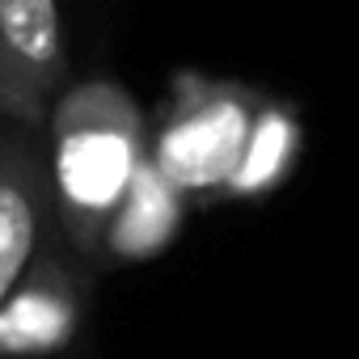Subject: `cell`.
Segmentation results:
<instances>
[{
	"label": "cell",
	"mask_w": 359,
	"mask_h": 359,
	"mask_svg": "<svg viewBox=\"0 0 359 359\" xmlns=\"http://www.w3.org/2000/svg\"><path fill=\"white\" fill-rule=\"evenodd\" d=\"M262 97L266 89L237 76L195 68H177L169 76V93L144 131V152L187 208L224 199Z\"/></svg>",
	"instance_id": "cell-2"
},
{
	"label": "cell",
	"mask_w": 359,
	"mask_h": 359,
	"mask_svg": "<svg viewBox=\"0 0 359 359\" xmlns=\"http://www.w3.org/2000/svg\"><path fill=\"white\" fill-rule=\"evenodd\" d=\"M182 216H187V199L152 169V161L144 152L127 195L118 199V208H114V216L102 233L97 258H110V262L156 258L165 245H173L177 233H182Z\"/></svg>",
	"instance_id": "cell-6"
},
{
	"label": "cell",
	"mask_w": 359,
	"mask_h": 359,
	"mask_svg": "<svg viewBox=\"0 0 359 359\" xmlns=\"http://www.w3.org/2000/svg\"><path fill=\"white\" fill-rule=\"evenodd\" d=\"M60 241L47 152L34 131L0 123V300Z\"/></svg>",
	"instance_id": "cell-4"
},
{
	"label": "cell",
	"mask_w": 359,
	"mask_h": 359,
	"mask_svg": "<svg viewBox=\"0 0 359 359\" xmlns=\"http://www.w3.org/2000/svg\"><path fill=\"white\" fill-rule=\"evenodd\" d=\"M68 72L60 0H0V123L43 131Z\"/></svg>",
	"instance_id": "cell-3"
},
{
	"label": "cell",
	"mask_w": 359,
	"mask_h": 359,
	"mask_svg": "<svg viewBox=\"0 0 359 359\" xmlns=\"http://www.w3.org/2000/svg\"><path fill=\"white\" fill-rule=\"evenodd\" d=\"M300 152H304V123H300V110L287 102V97H275L266 93L254 123H250V135H245V148H241V161L224 187V199L220 203H254V199H266L275 195L292 169L300 165Z\"/></svg>",
	"instance_id": "cell-7"
},
{
	"label": "cell",
	"mask_w": 359,
	"mask_h": 359,
	"mask_svg": "<svg viewBox=\"0 0 359 359\" xmlns=\"http://www.w3.org/2000/svg\"><path fill=\"white\" fill-rule=\"evenodd\" d=\"M72 258L76 254L55 241L0 300V359H47L76 338L85 313V279Z\"/></svg>",
	"instance_id": "cell-5"
},
{
	"label": "cell",
	"mask_w": 359,
	"mask_h": 359,
	"mask_svg": "<svg viewBox=\"0 0 359 359\" xmlns=\"http://www.w3.org/2000/svg\"><path fill=\"white\" fill-rule=\"evenodd\" d=\"M144 114L110 81H72L47 114V173L60 241L76 258H97L102 233L144 161Z\"/></svg>",
	"instance_id": "cell-1"
}]
</instances>
